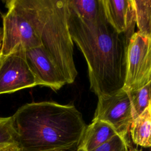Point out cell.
<instances>
[{
	"label": "cell",
	"mask_w": 151,
	"mask_h": 151,
	"mask_svg": "<svg viewBox=\"0 0 151 151\" xmlns=\"http://www.w3.org/2000/svg\"><path fill=\"white\" fill-rule=\"evenodd\" d=\"M70 35L87 64L90 90L97 97L123 88L129 40L106 20L104 13L94 21L82 19L68 4Z\"/></svg>",
	"instance_id": "1"
},
{
	"label": "cell",
	"mask_w": 151,
	"mask_h": 151,
	"mask_svg": "<svg viewBox=\"0 0 151 151\" xmlns=\"http://www.w3.org/2000/svg\"><path fill=\"white\" fill-rule=\"evenodd\" d=\"M12 117L20 151H74L87 126L71 103H29Z\"/></svg>",
	"instance_id": "2"
},
{
	"label": "cell",
	"mask_w": 151,
	"mask_h": 151,
	"mask_svg": "<svg viewBox=\"0 0 151 151\" xmlns=\"http://www.w3.org/2000/svg\"><path fill=\"white\" fill-rule=\"evenodd\" d=\"M41 46L65 78L73 83L77 71L68 24V0H27Z\"/></svg>",
	"instance_id": "3"
},
{
	"label": "cell",
	"mask_w": 151,
	"mask_h": 151,
	"mask_svg": "<svg viewBox=\"0 0 151 151\" xmlns=\"http://www.w3.org/2000/svg\"><path fill=\"white\" fill-rule=\"evenodd\" d=\"M7 12L2 16V42L0 56L20 48L41 46L38 32L32 19L27 0L5 1Z\"/></svg>",
	"instance_id": "4"
},
{
	"label": "cell",
	"mask_w": 151,
	"mask_h": 151,
	"mask_svg": "<svg viewBox=\"0 0 151 151\" xmlns=\"http://www.w3.org/2000/svg\"><path fill=\"white\" fill-rule=\"evenodd\" d=\"M151 82V36L139 31L131 37L127 48L126 76L123 89L137 90Z\"/></svg>",
	"instance_id": "5"
},
{
	"label": "cell",
	"mask_w": 151,
	"mask_h": 151,
	"mask_svg": "<svg viewBox=\"0 0 151 151\" xmlns=\"http://www.w3.org/2000/svg\"><path fill=\"white\" fill-rule=\"evenodd\" d=\"M93 120L109 123L117 134L129 139L133 117L128 92L122 88L112 94L99 97Z\"/></svg>",
	"instance_id": "6"
},
{
	"label": "cell",
	"mask_w": 151,
	"mask_h": 151,
	"mask_svg": "<svg viewBox=\"0 0 151 151\" xmlns=\"http://www.w3.org/2000/svg\"><path fill=\"white\" fill-rule=\"evenodd\" d=\"M38 86L27 62L24 49L0 56V94Z\"/></svg>",
	"instance_id": "7"
},
{
	"label": "cell",
	"mask_w": 151,
	"mask_h": 151,
	"mask_svg": "<svg viewBox=\"0 0 151 151\" xmlns=\"http://www.w3.org/2000/svg\"><path fill=\"white\" fill-rule=\"evenodd\" d=\"M28 65L35 77L38 86L58 90L67 83L42 46L25 50Z\"/></svg>",
	"instance_id": "8"
},
{
	"label": "cell",
	"mask_w": 151,
	"mask_h": 151,
	"mask_svg": "<svg viewBox=\"0 0 151 151\" xmlns=\"http://www.w3.org/2000/svg\"><path fill=\"white\" fill-rule=\"evenodd\" d=\"M102 4L107 22L129 41L136 24L132 0H102Z\"/></svg>",
	"instance_id": "9"
},
{
	"label": "cell",
	"mask_w": 151,
	"mask_h": 151,
	"mask_svg": "<svg viewBox=\"0 0 151 151\" xmlns=\"http://www.w3.org/2000/svg\"><path fill=\"white\" fill-rule=\"evenodd\" d=\"M117 133L109 123L99 120H92L87 126L77 151H91L106 143Z\"/></svg>",
	"instance_id": "10"
},
{
	"label": "cell",
	"mask_w": 151,
	"mask_h": 151,
	"mask_svg": "<svg viewBox=\"0 0 151 151\" xmlns=\"http://www.w3.org/2000/svg\"><path fill=\"white\" fill-rule=\"evenodd\" d=\"M132 142L136 145L149 147L151 145V104L134 119L129 129Z\"/></svg>",
	"instance_id": "11"
},
{
	"label": "cell",
	"mask_w": 151,
	"mask_h": 151,
	"mask_svg": "<svg viewBox=\"0 0 151 151\" xmlns=\"http://www.w3.org/2000/svg\"><path fill=\"white\" fill-rule=\"evenodd\" d=\"M68 4L86 21H94L104 14L102 0H68Z\"/></svg>",
	"instance_id": "12"
},
{
	"label": "cell",
	"mask_w": 151,
	"mask_h": 151,
	"mask_svg": "<svg viewBox=\"0 0 151 151\" xmlns=\"http://www.w3.org/2000/svg\"><path fill=\"white\" fill-rule=\"evenodd\" d=\"M19 149L17 133L13 117H0V150L13 151Z\"/></svg>",
	"instance_id": "13"
},
{
	"label": "cell",
	"mask_w": 151,
	"mask_h": 151,
	"mask_svg": "<svg viewBox=\"0 0 151 151\" xmlns=\"http://www.w3.org/2000/svg\"><path fill=\"white\" fill-rule=\"evenodd\" d=\"M132 2L137 31L151 36V1L132 0Z\"/></svg>",
	"instance_id": "14"
},
{
	"label": "cell",
	"mask_w": 151,
	"mask_h": 151,
	"mask_svg": "<svg viewBox=\"0 0 151 151\" xmlns=\"http://www.w3.org/2000/svg\"><path fill=\"white\" fill-rule=\"evenodd\" d=\"M151 82L135 90L128 92L131 103L133 119L139 116L150 103Z\"/></svg>",
	"instance_id": "15"
},
{
	"label": "cell",
	"mask_w": 151,
	"mask_h": 151,
	"mask_svg": "<svg viewBox=\"0 0 151 151\" xmlns=\"http://www.w3.org/2000/svg\"><path fill=\"white\" fill-rule=\"evenodd\" d=\"M130 140L116 134L109 140L91 151H127L130 147Z\"/></svg>",
	"instance_id": "16"
},
{
	"label": "cell",
	"mask_w": 151,
	"mask_h": 151,
	"mask_svg": "<svg viewBox=\"0 0 151 151\" xmlns=\"http://www.w3.org/2000/svg\"><path fill=\"white\" fill-rule=\"evenodd\" d=\"M2 28L0 27V54L2 47Z\"/></svg>",
	"instance_id": "17"
},
{
	"label": "cell",
	"mask_w": 151,
	"mask_h": 151,
	"mask_svg": "<svg viewBox=\"0 0 151 151\" xmlns=\"http://www.w3.org/2000/svg\"><path fill=\"white\" fill-rule=\"evenodd\" d=\"M127 151H142V150L138 149L136 147H132V146H130V147H129V149Z\"/></svg>",
	"instance_id": "18"
},
{
	"label": "cell",
	"mask_w": 151,
	"mask_h": 151,
	"mask_svg": "<svg viewBox=\"0 0 151 151\" xmlns=\"http://www.w3.org/2000/svg\"><path fill=\"white\" fill-rule=\"evenodd\" d=\"M13 151H20V150H19V149H15V150H13Z\"/></svg>",
	"instance_id": "19"
},
{
	"label": "cell",
	"mask_w": 151,
	"mask_h": 151,
	"mask_svg": "<svg viewBox=\"0 0 151 151\" xmlns=\"http://www.w3.org/2000/svg\"><path fill=\"white\" fill-rule=\"evenodd\" d=\"M0 151H1V150H0Z\"/></svg>",
	"instance_id": "20"
}]
</instances>
